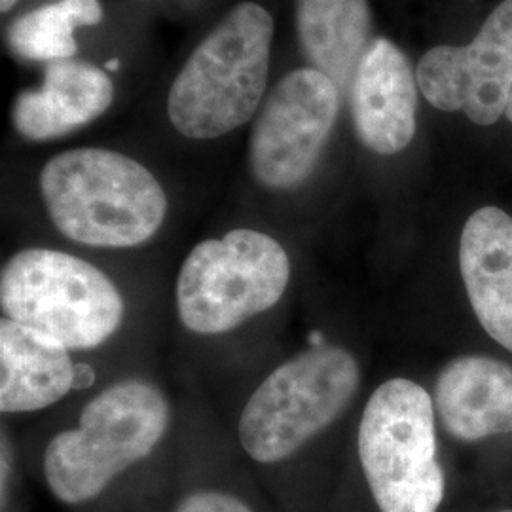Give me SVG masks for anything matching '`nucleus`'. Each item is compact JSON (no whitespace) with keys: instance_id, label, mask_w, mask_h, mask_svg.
Listing matches in <instances>:
<instances>
[{"instance_id":"nucleus-1","label":"nucleus","mask_w":512,"mask_h":512,"mask_svg":"<svg viewBox=\"0 0 512 512\" xmlns=\"http://www.w3.org/2000/svg\"><path fill=\"white\" fill-rule=\"evenodd\" d=\"M40 192L55 228L76 243L128 249L164 224L160 181L137 160L107 148H74L40 173Z\"/></svg>"},{"instance_id":"nucleus-2","label":"nucleus","mask_w":512,"mask_h":512,"mask_svg":"<svg viewBox=\"0 0 512 512\" xmlns=\"http://www.w3.org/2000/svg\"><path fill=\"white\" fill-rule=\"evenodd\" d=\"M274 18L241 2L203 38L171 84L167 114L181 135L217 139L247 124L262 105Z\"/></svg>"},{"instance_id":"nucleus-3","label":"nucleus","mask_w":512,"mask_h":512,"mask_svg":"<svg viewBox=\"0 0 512 512\" xmlns=\"http://www.w3.org/2000/svg\"><path fill=\"white\" fill-rule=\"evenodd\" d=\"M164 393L141 380H124L93 397L76 429L57 433L44 452L50 492L67 505L101 494L116 476L150 456L169 425Z\"/></svg>"},{"instance_id":"nucleus-4","label":"nucleus","mask_w":512,"mask_h":512,"mask_svg":"<svg viewBox=\"0 0 512 512\" xmlns=\"http://www.w3.org/2000/svg\"><path fill=\"white\" fill-rule=\"evenodd\" d=\"M0 304L8 319L69 349L105 344L126 311L122 294L99 268L42 247L23 249L4 262Z\"/></svg>"},{"instance_id":"nucleus-5","label":"nucleus","mask_w":512,"mask_h":512,"mask_svg":"<svg viewBox=\"0 0 512 512\" xmlns=\"http://www.w3.org/2000/svg\"><path fill=\"white\" fill-rule=\"evenodd\" d=\"M357 448L380 511H439L446 480L437 459L435 404L421 385L406 378L380 385L363 410Z\"/></svg>"},{"instance_id":"nucleus-6","label":"nucleus","mask_w":512,"mask_h":512,"mask_svg":"<svg viewBox=\"0 0 512 512\" xmlns=\"http://www.w3.org/2000/svg\"><path fill=\"white\" fill-rule=\"evenodd\" d=\"M359 387V365L338 346L298 353L258 385L239 418V442L258 463H279L338 420Z\"/></svg>"},{"instance_id":"nucleus-7","label":"nucleus","mask_w":512,"mask_h":512,"mask_svg":"<svg viewBox=\"0 0 512 512\" xmlns=\"http://www.w3.org/2000/svg\"><path fill=\"white\" fill-rule=\"evenodd\" d=\"M291 279V260L274 238L238 228L198 243L177 277V313L186 329L222 334L272 310Z\"/></svg>"},{"instance_id":"nucleus-8","label":"nucleus","mask_w":512,"mask_h":512,"mask_svg":"<svg viewBox=\"0 0 512 512\" xmlns=\"http://www.w3.org/2000/svg\"><path fill=\"white\" fill-rule=\"evenodd\" d=\"M342 93L325 74L306 67L268 93L249 141V167L268 190H293L310 179L329 143Z\"/></svg>"},{"instance_id":"nucleus-9","label":"nucleus","mask_w":512,"mask_h":512,"mask_svg":"<svg viewBox=\"0 0 512 512\" xmlns=\"http://www.w3.org/2000/svg\"><path fill=\"white\" fill-rule=\"evenodd\" d=\"M423 97L435 109L465 112L492 126L507 110L512 86V0H503L465 46H435L416 69Z\"/></svg>"},{"instance_id":"nucleus-10","label":"nucleus","mask_w":512,"mask_h":512,"mask_svg":"<svg viewBox=\"0 0 512 512\" xmlns=\"http://www.w3.org/2000/svg\"><path fill=\"white\" fill-rule=\"evenodd\" d=\"M416 74L403 50L387 38L370 42L355 78L349 101L353 128L368 150L393 156L416 135Z\"/></svg>"},{"instance_id":"nucleus-11","label":"nucleus","mask_w":512,"mask_h":512,"mask_svg":"<svg viewBox=\"0 0 512 512\" xmlns=\"http://www.w3.org/2000/svg\"><path fill=\"white\" fill-rule=\"evenodd\" d=\"M459 270L478 323L512 351V217L482 207L463 226Z\"/></svg>"},{"instance_id":"nucleus-12","label":"nucleus","mask_w":512,"mask_h":512,"mask_svg":"<svg viewBox=\"0 0 512 512\" xmlns=\"http://www.w3.org/2000/svg\"><path fill=\"white\" fill-rule=\"evenodd\" d=\"M114 101L109 74L90 63L52 61L38 90L19 93L12 107V124L33 143L59 139L92 124Z\"/></svg>"},{"instance_id":"nucleus-13","label":"nucleus","mask_w":512,"mask_h":512,"mask_svg":"<svg viewBox=\"0 0 512 512\" xmlns=\"http://www.w3.org/2000/svg\"><path fill=\"white\" fill-rule=\"evenodd\" d=\"M435 408L448 435L476 442L512 433V366L482 355H463L442 368Z\"/></svg>"},{"instance_id":"nucleus-14","label":"nucleus","mask_w":512,"mask_h":512,"mask_svg":"<svg viewBox=\"0 0 512 512\" xmlns=\"http://www.w3.org/2000/svg\"><path fill=\"white\" fill-rule=\"evenodd\" d=\"M69 348L12 319L0 321V410L37 412L74 389Z\"/></svg>"},{"instance_id":"nucleus-15","label":"nucleus","mask_w":512,"mask_h":512,"mask_svg":"<svg viewBox=\"0 0 512 512\" xmlns=\"http://www.w3.org/2000/svg\"><path fill=\"white\" fill-rule=\"evenodd\" d=\"M368 0H296V37L311 69L325 74L340 93L351 90L370 46Z\"/></svg>"},{"instance_id":"nucleus-16","label":"nucleus","mask_w":512,"mask_h":512,"mask_svg":"<svg viewBox=\"0 0 512 512\" xmlns=\"http://www.w3.org/2000/svg\"><path fill=\"white\" fill-rule=\"evenodd\" d=\"M103 21L99 0H59L14 19L6 31L12 54L27 61L71 59L78 46L76 27H90Z\"/></svg>"},{"instance_id":"nucleus-17","label":"nucleus","mask_w":512,"mask_h":512,"mask_svg":"<svg viewBox=\"0 0 512 512\" xmlns=\"http://www.w3.org/2000/svg\"><path fill=\"white\" fill-rule=\"evenodd\" d=\"M173 512H255L245 501L226 492L202 490L186 495Z\"/></svg>"},{"instance_id":"nucleus-18","label":"nucleus","mask_w":512,"mask_h":512,"mask_svg":"<svg viewBox=\"0 0 512 512\" xmlns=\"http://www.w3.org/2000/svg\"><path fill=\"white\" fill-rule=\"evenodd\" d=\"M95 384V372L90 365H76L74 368V391L88 389Z\"/></svg>"},{"instance_id":"nucleus-19","label":"nucleus","mask_w":512,"mask_h":512,"mask_svg":"<svg viewBox=\"0 0 512 512\" xmlns=\"http://www.w3.org/2000/svg\"><path fill=\"white\" fill-rule=\"evenodd\" d=\"M16 2H18V0H0V12H2V14L10 12V10L16 6Z\"/></svg>"},{"instance_id":"nucleus-20","label":"nucleus","mask_w":512,"mask_h":512,"mask_svg":"<svg viewBox=\"0 0 512 512\" xmlns=\"http://www.w3.org/2000/svg\"><path fill=\"white\" fill-rule=\"evenodd\" d=\"M505 116L509 118V122L512 124V86L511 93H509V103H507V110H505Z\"/></svg>"},{"instance_id":"nucleus-21","label":"nucleus","mask_w":512,"mask_h":512,"mask_svg":"<svg viewBox=\"0 0 512 512\" xmlns=\"http://www.w3.org/2000/svg\"><path fill=\"white\" fill-rule=\"evenodd\" d=\"M118 67H120V61H118V59H112V61L107 63V69H109V71H116Z\"/></svg>"},{"instance_id":"nucleus-22","label":"nucleus","mask_w":512,"mask_h":512,"mask_svg":"<svg viewBox=\"0 0 512 512\" xmlns=\"http://www.w3.org/2000/svg\"><path fill=\"white\" fill-rule=\"evenodd\" d=\"M503 512H512V511H503Z\"/></svg>"}]
</instances>
